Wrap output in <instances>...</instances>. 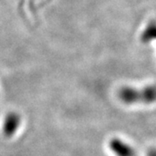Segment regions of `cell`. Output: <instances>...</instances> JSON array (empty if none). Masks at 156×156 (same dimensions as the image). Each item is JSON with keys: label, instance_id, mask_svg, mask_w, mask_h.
<instances>
[{"label": "cell", "instance_id": "cell-2", "mask_svg": "<svg viewBox=\"0 0 156 156\" xmlns=\"http://www.w3.org/2000/svg\"><path fill=\"white\" fill-rule=\"evenodd\" d=\"M108 147L116 156H135L134 148L119 138H112L108 141Z\"/></svg>", "mask_w": 156, "mask_h": 156}, {"label": "cell", "instance_id": "cell-4", "mask_svg": "<svg viewBox=\"0 0 156 156\" xmlns=\"http://www.w3.org/2000/svg\"><path fill=\"white\" fill-rule=\"evenodd\" d=\"M141 41L144 44H148L153 41L156 40V22L152 21L149 23L146 28L144 29L143 32L141 33V37H140Z\"/></svg>", "mask_w": 156, "mask_h": 156}, {"label": "cell", "instance_id": "cell-3", "mask_svg": "<svg viewBox=\"0 0 156 156\" xmlns=\"http://www.w3.org/2000/svg\"><path fill=\"white\" fill-rule=\"evenodd\" d=\"M21 123V117L16 112L9 113L5 118L3 131L7 137H11L16 134Z\"/></svg>", "mask_w": 156, "mask_h": 156}, {"label": "cell", "instance_id": "cell-1", "mask_svg": "<svg viewBox=\"0 0 156 156\" xmlns=\"http://www.w3.org/2000/svg\"><path fill=\"white\" fill-rule=\"evenodd\" d=\"M118 96L126 104L154 103L156 102V85H149L140 89L122 87L119 90Z\"/></svg>", "mask_w": 156, "mask_h": 156}, {"label": "cell", "instance_id": "cell-5", "mask_svg": "<svg viewBox=\"0 0 156 156\" xmlns=\"http://www.w3.org/2000/svg\"><path fill=\"white\" fill-rule=\"evenodd\" d=\"M147 156H156V149H152L149 151Z\"/></svg>", "mask_w": 156, "mask_h": 156}]
</instances>
